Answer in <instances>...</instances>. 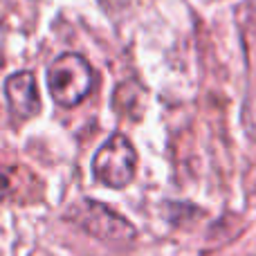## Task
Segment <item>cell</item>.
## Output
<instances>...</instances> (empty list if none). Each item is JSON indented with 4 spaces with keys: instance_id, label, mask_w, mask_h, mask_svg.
Instances as JSON below:
<instances>
[{
    "instance_id": "cell-1",
    "label": "cell",
    "mask_w": 256,
    "mask_h": 256,
    "mask_svg": "<svg viewBox=\"0 0 256 256\" xmlns=\"http://www.w3.org/2000/svg\"><path fill=\"white\" fill-rule=\"evenodd\" d=\"M94 72L81 54L68 52L52 61L48 70V88L58 106H76L90 94Z\"/></svg>"
},
{
    "instance_id": "cell-2",
    "label": "cell",
    "mask_w": 256,
    "mask_h": 256,
    "mask_svg": "<svg viewBox=\"0 0 256 256\" xmlns=\"http://www.w3.org/2000/svg\"><path fill=\"white\" fill-rule=\"evenodd\" d=\"M137 153L124 135H112L92 158V173L99 182L122 189L135 178Z\"/></svg>"
},
{
    "instance_id": "cell-3",
    "label": "cell",
    "mask_w": 256,
    "mask_h": 256,
    "mask_svg": "<svg viewBox=\"0 0 256 256\" xmlns=\"http://www.w3.org/2000/svg\"><path fill=\"white\" fill-rule=\"evenodd\" d=\"M72 218L94 238L112 240V243H126L135 238V227L124 216L97 200H84L72 212Z\"/></svg>"
},
{
    "instance_id": "cell-4",
    "label": "cell",
    "mask_w": 256,
    "mask_h": 256,
    "mask_svg": "<svg viewBox=\"0 0 256 256\" xmlns=\"http://www.w3.org/2000/svg\"><path fill=\"white\" fill-rule=\"evenodd\" d=\"M4 94H7V104L12 108L14 115L18 117H32L38 112L40 97H38V86H36V76L32 72H16L7 79L4 84Z\"/></svg>"
},
{
    "instance_id": "cell-5",
    "label": "cell",
    "mask_w": 256,
    "mask_h": 256,
    "mask_svg": "<svg viewBox=\"0 0 256 256\" xmlns=\"http://www.w3.org/2000/svg\"><path fill=\"white\" fill-rule=\"evenodd\" d=\"M7 194H9V180H7V176H4V171L0 168V200Z\"/></svg>"
}]
</instances>
